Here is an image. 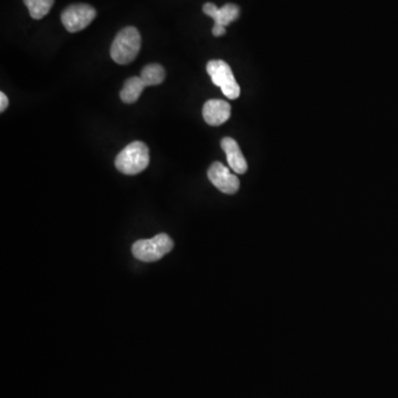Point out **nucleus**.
<instances>
[{"mask_svg":"<svg viewBox=\"0 0 398 398\" xmlns=\"http://www.w3.org/2000/svg\"><path fill=\"white\" fill-rule=\"evenodd\" d=\"M225 33H226V27H223V26H214L213 28V35L215 37L224 36Z\"/></svg>","mask_w":398,"mask_h":398,"instance_id":"14","label":"nucleus"},{"mask_svg":"<svg viewBox=\"0 0 398 398\" xmlns=\"http://www.w3.org/2000/svg\"><path fill=\"white\" fill-rule=\"evenodd\" d=\"M232 107L228 102L218 98H213L205 103L202 107V116L205 122L211 126H219L230 120Z\"/></svg>","mask_w":398,"mask_h":398,"instance_id":"7","label":"nucleus"},{"mask_svg":"<svg viewBox=\"0 0 398 398\" xmlns=\"http://www.w3.org/2000/svg\"><path fill=\"white\" fill-rule=\"evenodd\" d=\"M207 73L214 85L220 87L227 98L236 100L240 96V87L228 63L223 60H211L207 63Z\"/></svg>","mask_w":398,"mask_h":398,"instance_id":"4","label":"nucleus"},{"mask_svg":"<svg viewBox=\"0 0 398 398\" xmlns=\"http://www.w3.org/2000/svg\"><path fill=\"white\" fill-rule=\"evenodd\" d=\"M208 178L216 189L224 194L232 195L237 193L240 187L239 178L230 173V168L220 162L211 164L207 172Z\"/></svg>","mask_w":398,"mask_h":398,"instance_id":"6","label":"nucleus"},{"mask_svg":"<svg viewBox=\"0 0 398 398\" xmlns=\"http://www.w3.org/2000/svg\"><path fill=\"white\" fill-rule=\"evenodd\" d=\"M221 148L226 153L227 161L230 168L237 174H245L248 169V164L245 162V156L241 153L239 145L232 137H225L221 139Z\"/></svg>","mask_w":398,"mask_h":398,"instance_id":"9","label":"nucleus"},{"mask_svg":"<svg viewBox=\"0 0 398 398\" xmlns=\"http://www.w3.org/2000/svg\"><path fill=\"white\" fill-rule=\"evenodd\" d=\"M141 35L135 27H126L115 37L111 46V57L119 64L133 62L141 49Z\"/></svg>","mask_w":398,"mask_h":398,"instance_id":"1","label":"nucleus"},{"mask_svg":"<svg viewBox=\"0 0 398 398\" xmlns=\"http://www.w3.org/2000/svg\"><path fill=\"white\" fill-rule=\"evenodd\" d=\"M27 6L29 14L33 19H42L46 15L49 14L55 0H24Z\"/></svg>","mask_w":398,"mask_h":398,"instance_id":"12","label":"nucleus"},{"mask_svg":"<svg viewBox=\"0 0 398 398\" xmlns=\"http://www.w3.org/2000/svg\"><path fill=\"white\" fill-rule=\"evenodd\" d=\"M96 16V9L87 3H76L69 6L61 14V21L69 33L83 31Z\"/></svg>","mask_w":398,"mask_h":398,"instance_id":"5","label":"nucleus"},{"mask_svg":"<svg viewBox=\"0 0 398 398\" xmlns=\"http://www.w3.org/2000/svg\"><path fill=\"white\" fill-rule=\"evenodd\" d=\"M9 100L5 93L0 92V112H5V110L8 107Z\"/></svg>","mask_w":398,"mask_h":398,"instance_id":"13","label":"nucleus"},{"mask_svg":"<svg viewBox=\"0 0 398 398\" xmlns=\"http://www.w3.org/2000/svg\"><path fill=\"white\" fill-rule=\"evenodd\" d=\"M202 11L215 20V26H223V27H226L232 21L237 20L240 15L239 7L234 3H227L221 8H217V6L214 3H207L202 7Z\"/></svg>","mask_w":398,"mask_h":398,"instance_id":"8","label":"nucleus"},{"mask_svg":"<svg viewBox=\"0 0 398 398\" xmlns=\"http://www.w3.org/2000/svg\"><path fill=\"white\" fill-rule=\"evenodd\" d=\"M174 248L172 238L166 234H159L150 239L137 240L132 245V254L144 262H154L162 259Z\"/></svg>","mask_w":398,"mask_h":398,"instance_id":"3","label":"nucleus"},{"mask_svg":"<svg viewBox=\"0 0 398 398\" xmlns=\"http://www.w3.org/2000/svg\"><path fill=\"white\" fill-rule=\"evenodd\" d=\"M150 164V152L143 142L131 143L121 150L115 159V167L126 175H137L143 172Z\"/></svg>","mask_w":398,"mask_h":398,"instance_id":"2","label":"nucleus"},{"mask_svg":"<svg viewBox=\"0 0 398 398\" xmlns=\"http://www.w3.org/2000/svg\"><path fill=\"white\" fill-rule=\"evenodd\" d=\"M139 78L142 79L146 87L159 85L165 80V70L159 63H152L143 68Z\"/></svg>","mask_w":398,"mask_h":398,"instance_id":"11","label":"nucleus"},{"mask_svg":"<svg viewBox=\"0 0 398 398\" xmlns=\"http://www.w3.org/2000/svg\"><path fill=\"white\" fill-rule=\"evenodd\" d=\"M145 87H146V85H145L144 82L142 81L141 78H130V79L126 80L122 91H121V100H122L124 103L128 104L137 102L139 96H141V94H142L143 91H144Z\"/></svg>","mask_w":398,"mask_h":398,"instance_id":"10","label":"nucleus"}]
</instances>
